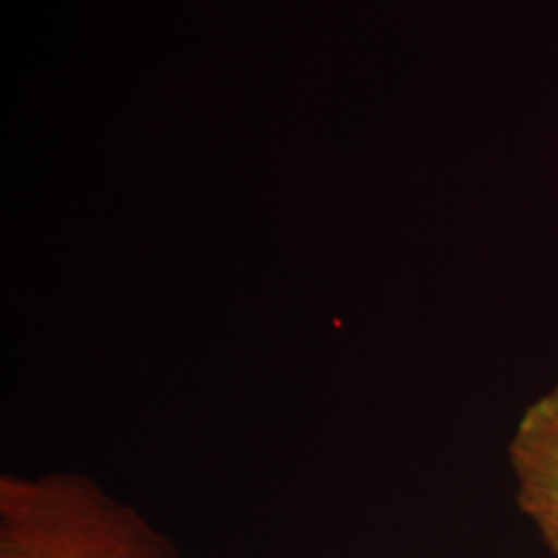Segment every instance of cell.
<instances>
[{"label":"cell","instance_id":"cell-1","mask_svg":"<svg viewBox=\"0 0 558 558\" xmlns=\"http://www.w3.org/2000/svg\"><path fill=\"white\" fill-rule=\"evenodd\" d=\"M0 558H184L129 505L80 476L0 480Z\"/></svg>","mask_w":558,"mask_h":558},{"label":"cell","instance_id":"cell-2","mask_svg":"<svg viewBox=\"0 0 558 558\" xmlns=\"http://www.w3.org/2000/svg\"><path fill=\"white\" fill-rule=\"evenodd\" d=\"M521 513L558 557V385L527 405L509 440Z\"/></svg>","mask_w":558,"mask_h":558}]
</instances>
